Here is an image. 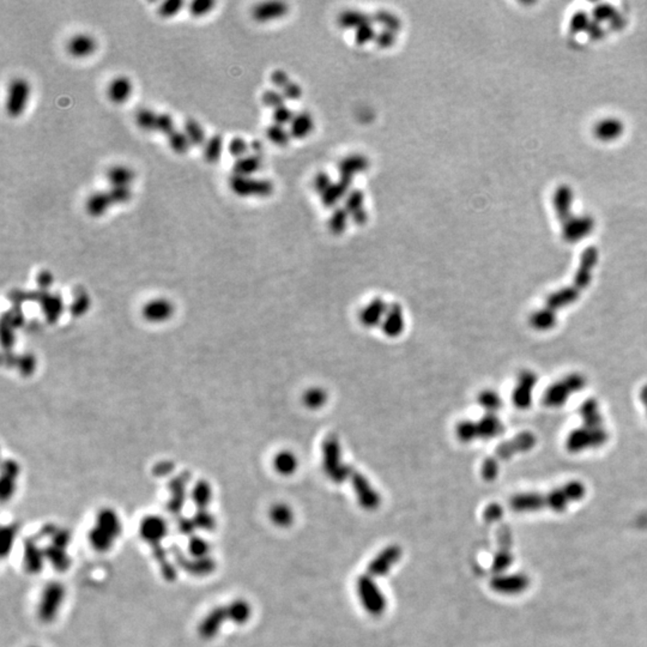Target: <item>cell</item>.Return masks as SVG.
Returning <instances> with one entry per match:
<instances>
[{
  "label": "cell",
  "mask_w": 647,
  "mask_h": 647,
  "mask_svg": "<svg viewBox=\"0 0 647 647\" xmlns=\"http://www.w3.org/2000/svg\"><path fill=\"white\" fill-rule=\"evenodd\" d=\"M585 489L580 483H571L561 489L551 491L548 495L524 494L517 495L510 500V508L515 512L543 510L547 507L551 510H563L567 505L582 498Z\"/></svg>",
  "instance_id": "obj_1"
},
{
  "label": "cell",
  "mask_w": 647,
  "mask_h": 647,
  "mask_svg": "<svg viewBox=\"0 0 647 647\" xmlns=\"http://www.w3.org/2000/svg\"><path fill=\"white\" fill-rule=\"evenodd\" d=\"M123 532L121 519L112 508L99 510L95 523L88 534L89 543L97 553H108Z\"/></svg>",
  "instance_id": "obj_2"
},
{
  "label": "cell",
  "mask_w": 647,
  "mask_h": 647,
  "mask_svg": "<svg viewBox=\"0 0 647 647\" xmlns=\"http://www.w3.org/2000/svg\"><path fill=\"white\" fill-rule=\"evenodd\" d=\"M66 599V587L61 582L44 585L37 602V615L42 623H52L61 613Z\"/></svg>",
  "instance_id": "obj_3"
},
{
  "label": "cell",
  "mask_w": 647,
  "mask_h": 647,
  "mask_svg": "<svg viewBox=\"0 0 647 647\" xmlns=\"http://www.w3.org/2000/svg\"><path fill=\"white\" fill-rule=\"evenodd\" d=\"M322 464L327 476L336 483L344 482L353 474V470L341 460V447L334 435L327 436L322 444Z\"/></svg>",
  "instance_id": "obj_4"
},
{
  "label": "cell",
  "mask_w": 647,
  "mask_h": 647,
  "mask_svg": "<svg viewBox=\"0 0 647 647\" xmlns=\"http://www.w3.org/2000/svg\"><path fill=\"white\" fill-rule=\"evenodd\" d=\"M358 598L362 607L372 616H380L387 607V601L382 590L368 574L361 575L356 583Z\"/></svg>",
  "instance_id": "obj_5"
},
{
  "label": "cell",
  "mask_w": 647,
  "mask_h": 647,
  "mask_svg": "<svg viewBox=\"0 0 647 647\" xmlns=\"http://www.w3.org/2000/svg\"><path fill=\"white\" fill-rule=\"evenodd\" d=\"M168 523L161 515H145L139 524L141 539L151 546L153 549L162 547V541L168 535Z\"/></svg>",
  "instance_id": "obj_6"
},
{
  "label": "cell",
  "mask_w": 647,
  "mask_h": 647,
  "mask_svg": "<svg viewBox=\"0 0 647 647\" xmlns=\"http://www.w3.org/2000/svg\"><path fill=\"white\" fill-rule=\"evenodd\" d=\"M30 96V84L25 78H15L8 84L6 97V113L11 118H18L23 114Z\"/></svg>",
  "instance_id": "obj_7"
},
{
  "label": "cell",
  "mask_w": 647,
  "mask_h": 647,
  "mask_svg": "<svg viewBox=\"0 0 647 647\" xmlns=\"http://www.w3.org/2000/svg\"><path fill=\"white\" fill-rule=\"evenodd\" d=\"M228 621L225 605H218L206 614L198 623V635L203 640H213L220 634L225 623Z\"/></svg>",
  "instance_id": "obj_8"
},
{
  "label": "cell",
  "mask_w": 647,
  "mask_h": 647,
  "mask_svg": "<svg viewBox=\"0 0 647 647\" xmlns=\"http://www.w3.org/2000/svg\"><path fill=\"white\" fill-rule=\"evenodd\" d=\"M402 558V549L399 546H389L380 551L367 567V574L372 578L384 577L392 570V567Z\"/></svg>",
  "instance_id": "obj_9"
},
{
  "label": "cell",
  "mask_w": 647,
  "mask_h": 647,
  "mask_svg": "<svg viewBox=\"0 0 647 647\" xmlns=\"http://www.w3.org/2000/svg\"><path fill=\"white\" fill-rule=\"evenodd\" d=\"M351 482H353L354 491L356 493L360 505L367 510H377L382 503L380 495L373 486H370L366 477L358 474V471H355L351 475Z\"/></svg>",
  "instance_id": "obj_10"
},
{
  "label": "cell",
  "mask_w": 647,
  "mask_h": 647,
  "mask_svg": "<svg viewBox=\"0 0 647 647\" xmlns=\"http://www.w3.org/2000/svg\"><path fill=\"white\" fill-rule=\"evenodd\" d=\"M44 548L41 547L37 539H25L23 544V565L30 574H37L42 571L46 563Z\"/></svg>",
  "instance_id": "obj_11"
},
{
  "label": "cell",
  "mask_w": 647,
  "mask_h": 647,
  "mask_svg": "<svg viewBox=\"0 0 647 647\" xmlns=\"http://www.w3.org/2000/svg\"><path fill=\"white\" fill-rule=\"evenodd\" d=\"M230 187L237 196H264L270 191V185L265 181L253 180L247 177L232 175L230 177Z\"/></svg>",
  "instance_id": "obj_12"
},
{
  "label": "cell",
  "mask_w": 647,
  "mask_h": 647,
  "mask_svg": "<svg viewBox=\"0 0 647 647\" xmlns=\"http://www.w3.org/2000/svg\"><path fill=\"white\" fill-rule=\"evenodd\" d=\"M69 546L70 544H68V543L61 542V541H56V539H51V543L47 547L44 548L46 560H47V563H51V566L56 571L64 572L66 570H69L70 565H71L70 555L68 553Z\"/></svg>",
  "instance_id": "obj_13"
},
{
  "label": "cell",
  "mask_w": 647,
  "mask_h": 647,
  "mask_svg": "<svg viewBox=\"0 0 647 647\" xmlns=\"http://www.w3.org/2000/svg\"><path fill=\"white\" fill-rule=\"evenodd\" d=\"M174 313V306L167 299H155L143 308V317L148 322L160 324L169 320Z\"/></svg>",
  "instance_id": "obj_14"
},
{
  "label": "cell",
  "mask_w": 647,
  "mask_h": 647,
  "mask_svg": "<svg viewBox=\"0 0 647 647\" xmlns=\"http://www.w3.org/2000/svg\"><path fill=\"white\" fill-rule=\"evenodd\" d=\"M584 380L582 377H572L568 379L567 382H560L555 385L548 394H546V404L551 406H560L563 404V401L571 394L572 391L578 390L579 387L584 385Z\"/></svg>",
  "instance_id": "obj_15"
},
{
  "label": "cell",
  "mask_w": 647,
  "mask_h": 647,
  "mask_svg": "<svg viewBox=\"0 0 647 647\" xmlns=\"http://www.w3.org/2000/svg\"><path fill=\"white\" fill-rule=\"evenodd\" d=\"M404 325H406V320H404L402 307L398 303L389 306V310L386 312L385 318L382 320V331L385 332L386 336L397 337L404 330Z\"/></svg>",
  "instance_id": "obj_16"
},
{
  "label": "cell",
  "mask_w": 647,
  "mask_h": 647,
  "mask_svg": "<svg viewBox=\"0 0 647 647\" xmlns=\"http://www.w3.org/2000/svg\"><path fill=\"white\" fill-rule=\"evenodd\" d=\"M389 310V306L382 299L375 298L362 308L360 312V320L367 327H373L384 320V315Z\"/></svg>",
  "instance_id": "obj_17"
},
{
  "label": "cell",
  "mask_w": 647,
  "mask_h": 647,
  "mask_svg": "<svg viewBox=\"0 0 647 647\" xmlns=\"http://www.w3.org/2000/svg\"><path fill=\"white\" fill-rule=\"evenodd\" d=\"M97 44L88 34H77L68 42V52L75 58H85L96 51Z\"/></svg>",
  "instance_id": "obj_18"
},
{
  "label": "cell",
  "mask_w": 647,
  "mask_h": 647,
  "mask_svg": "<svg viewBox=\"0 0 647 647\" xmlns=\"http://www.w3.org/2000/svg\"><path fill=\"white\" fill-rule=\"evenodd\" d=\"M132 83L126 76H118L109 83L107 95L115 105H123L129 101L132 94Z\"/></svg>",
  "instance_id": "obj_19"
},
{
  "label": "cell",
  "mask_w": 647,
  "mask_h": 647,
  "mask_svg": "<svg viewBox=\"0 0 647 647\" xmlns=\"http://www.w3.org/2000/svg\"><path fill=\"white\" fill-rule=\"evenodd\" d=\"M534 445H535L534 435L529 434V433L520 435L519 438L510 440L507 444H503V445L498 447V451H496V457L494 459L500 462V460H503V459H507L510 456L515 455L517 452L529 450Z\"/></svg>",
  "instance_id": "obj_20"
},
{
  "label": "cell",
  "mask_w": 647,
  "mask_h": 647,
  "mask_svg": "<svg viewBox=\"0 0 647 647\" xmlns=\"http://www.w3.org/2000/svg\"><path fill=\"white\" fill-rule=\"evenodd\" d=\"M113 206L108 191H96L89 196L85 201V210L92 218L103 216Z\"/></svg>",
  "instance_id": "obj_21"
},
{
  "label": "cell",
  "mask_w": 647,
  "mask_h": 647,
  "mask_svg": "<svg viewBox=\"0 0 647 647\" xmlns=\"http://www.w3.org/2000/svg\"><path fill=\"white\" fill-rule=\"evenodd\" d=\"M225 609H227L228 621L237 626L246 624L252 617V607L244 598L234 599L230 603L225 605Z\"/></svg>",
  "instance_id": "obj_22"
},
{
  "label": "cell",
  "mask_w": 647,
  "mask_h": 647,
  "mask_svg": "<svg viewBox=\"0 0 647 647\" xmlns=\"http://www.w3.org/2000/svg\"><path fill=\"white\" fill-rule=\"evenodd\" d=\"M177 560L180 561L184 570L192 575L203 577V575L211 574L216 568V563L211 556L204 558V559H194L189 556V558H180Z\"/></svg>",
  "instance_id": "obj_23"
},
{
  "label": "cell",
  "mask_w": 647,
  "mask_h": 647,
  "mask_svg": "<svg viewBox=\"0 0 647 647\" xmlns=\"http://www.w3.org/2000/svg\"><path fill=\"white\" fill-rule=\"evenodd\" d=\"M479 422L475 423L477 438L491 439L503 432V423L493 413H488Z\"/></svg>",
  "instance_id": "obj_24"
},
{
  "label": "cell",
  "mask_w": 647,
  "mask_h": 647,
  "mask_svg": "<svg viewBox=\"0 0 647 647\" xmlns=\"http://www.w3.org/2000/svg\"><path fill=\"white\" fill-rule=\"evenodd\" d=\"M527 586V579L523 577H498L493 579L491 587L496 592L501 593H512V592H519Z\"/></svg>",
  "instance_id": "obj_25"
},
{
  "label": "cell",
  "mask_w": 647,
  "mask_h": 647,
  "mask_svg": "<svg viewBox=\"0 0 647 647\" xmlns=\"http://www.w3.org/2000/svg\"><path fill=\"white\" fill-rule=\"evenodd\" d=\"M536 377L532 373H524L523 377L519 382V387H517L513 394L515 404L520 408H527L530 404L531 389L535 384Z\"/></svg>",
  "instance_id": "obj_26"
},
{
  "label": "cell",
  "mask_w": 647,
  "mask_h": 647,
  "mask_svg": "<svg viewBox=\"0 0 647 647\" xmlns=\"http://www.w3.org/2000/svg\"><path fill=\"white\" fill-rule=\"evenodd\" d=\"M106 177L111 186H130L134 179V172L127 165H113L107 170Z\"/></svg>",
  "instance_id": "obj_27"
},
{
  "label": "cell",
  "mask_w": 647,
  "mask_h": 647,
  "mask_svg": "<svg viewBox=\"0 0 647 647\" xmlns=\"http://www.w3.org/2000/svg\"><path fill=\"white\" fill-rule=\"evenodd\" d=\"M299 467V462L294 453L289 451H282L275 456L274 467L278 474L283 476L293 475Z\"/></svg>",
  "instance_id": "obj_28"
},
{
  "label": "cell",
  "mask_w": 647,
  "mask_h": 647,
  "mask_svg": "<svg viewBox=\"0 0 647 647\" xmlns=\"http://www.w3.org/2000/svg\"><path fill=\"white\" fill-rule=\"evenodd\" d=\"M213 488L206 481L198 482L193 486L191 498L197 510H208L210 503L213 501Z\"/></svg>",
  "instance_id": "obj_29"
},
{
  "label": "cell",
  "mask_w": 647,
  "mask_h": 647,
  "mask_svg": "<svg viewBox=\"0 0 647 647\" xmlns=\"http://www.w3.org/2000/svg\"><path fill=\"white\" fill-rule=\"evenodd\" d=\"M270 519L271 522L279 527H288L293 524L294 512L286 503H275L270 508Z\"/></svg>",
  "instance_id": "obj_30"
},
{
  "label": "cell",
  "mask_w": 647,
  "mask_h": 647,
  "mask_svg": "<svg viewBox=\"0 0 647 647\" xmlns=\"http://www.w3.org/2000/svg\"><path fill=\"white\" fill-rule=\"evenodd\" d=\"M184 132L186 133V136L189 138V141L191 142L192 146H204L206 141H208L206 133L204 129H203V126H201L196 119H192V118H189V119L185 121V124H184Z\"/></svg>",
  "instance_id": "obj_31"
},
{
  "label": "cell",
  "mask_w": 647,
  "mask_h": 647,
  "mask_svg": "<svg viewBox=\"0 0 647 647\" xmlns=\"http://www.w3.org/2000/svg\"><path fill=\"white\" fill-rule=\"evenodd\" d=\"M222 151H223V138L221 134H213L211 137L208 138L204 145L203 157L209 165H215L220 161Z\"/></svg>",
  "instance_id": "obj_32"
},
{
  "label": "cell",
  "mask_w": 647,
  "mask_h": 647,
  "mask_svg": "<svg viewBox=\"0 0 647 647\" xmlns=\"http://www.w3.org/2000/svg\"><path fill=\"white\" fill-rule=\"evenodd\" d=\"M210 551H211V546H210L208 539L197 535H193L189 537V543H187V551H189V556H191V558H194V559L209 558Z\"/></svg>",
  "instance_id": "obj_33"
},
{
  "label": "cell",
  "mask_w": 647,
  "mask_h": 647,
  "mask_svg": "<svg viewBox=\"0 0 647 647\" xmlns=\"http://www.w3.org/2000/svg\"><path fill=\"white\" fill-rule=\"evenodd\" d=\"M17 536H18V529L15 525H6V527H1V532H0V547H1V551H0V554H1L3 559L8 558V555L13 551L15 543H16Z\"/></svg>",
  "instance_id": "obj_34"
},
{
  "label": "cell",
  "mask_w": 647,
  "mask_h": 647,
  "mask_svg": "<svg viewBox=\"0 0 647 647\" xmlns=\"http://www.w3.org/2000/svg\"><path fill=\"white\" fill-rule=\"evenodd\" d=\"M167 139H168L169 148L177 155H185L189 153V148L192 146L186 133L179 130H175L174 132L170 133Z\"/></svg>",
  "instance_id": "obj_35"
},
{
  "label": "cell",
  "mask_w": 647,
  "mask_h": 647,
  "mask_svg": "<svg viewBox=\"0 0 647 647\" xmlns=\"http://www.w3.org/2000/svg\"><path fill=\"white\" fill-rule=\"evenodd\" d=\"M303 404L310 409H320L327 402V394L320 387H313L307 390L302 397Z\"/></svg>",
  "instance_id": "obj_36"
},
{
  "label": "cell",
  "mask_w": 647,
  "mask_h": 647,
  "mask_svg": "<svg viewBox=\"0 0 647 647\" xmlns=\"http://www.w3.org/2000/svg\"><path fill=\"white\" fill-rule=\"evenodd\" d=\"M157 117L158 114L150 108H139L136 112V123L138 127L144 131H156Z\"/></svg>",
  "instance_id": "obj_37"
},
{
  "label": "cell",
  "mask_w": 647,
  "mask_h": 647,
  "mask_svg": "<svg viewBox=\"0 0 647 647\" xmlns=\"http://www.w3.org/2000/svg\"><path fill=\"white\" fill-rule=\"evenodd\" d=\"M192 520L197 530L211 532L216 529V518L208 510H198Z\"/></svg>",
  "instance_id": "obj_38"
},
{
  "label": "cell",
  "mask_w": 647,
  "mask_h": 647,
  "mask_svg": "<svg viewBox=\"0 0 647 647\" xmlns=\"http://www.w3.org/2000/svg\"><path fill=\"white\" fill-rule=\"evenodd\" d=\"M259 167V161L253 156L241 157L234 165V173L240 177H247L249 174L253 173Z\"/></svg>",
  "instance_id": "obj_39"
},
{
  "label": "cell",
  "mask_w": 647,
  "mask_h": 647,
  "mask_svg": "<svg viewBox=\"0 0 647 647\" xmlns=\"http://www.w3.org/2000/svg\"><path fill=\"white\" fill-rule=\"evenodd\" d=\"M479 404H481L488 413L495 414L501 406V399L493 391H486L479 394Z\"/></svg>",
  "instance_id": "obj_40"
},
{
  "label": "cell",
  "mask_w": 647,
  "mask_h": 647,
  "mask_svg": "<svg viewBox=\"0 0 647 647\" xmlns=\"http://www.w3.org/2000/svg\"><path fill=\"white\" fill-rule=\"evenodd\" d=\"M216 3L213 0H193L189 5V13L193 17H203L215 8Z\"/></svg>",
  "instance_id": "obj_41"
},
{
  "label": "cell",
  "mask_w": 647,
  "mask_h": 647,
  "mask_svg": "<svg viewBox=\"0 0 647 647\" xmlns=\"http://www.w3.org/2000/svg\"><path fill=\"white\" fill-rule=\"evenodd\" d=\"M185 3L182 0H167L163 1L160 8L157 10V13L163 18H170V17L177 16L180 13L181 8H184Z\"/></svg>",
  "instance_id": "obj_42"
},
{
  "label": "cell",
  "mask_w": 647,
  "mask_h": 647,
  "mask_svg": "<svg viewBox=\"0 0 647 647\" xmlns=\"http://www.w3.org/2000/svg\"><path fill=\"white\" fill-rule=\"evenodd\" d=\"M108 193L113 204H126L132 198L130 186H111Z\"/></svg>",
  "instance_id": "obj_43"
},
{
  "label": "cell",
  "mask_w": 647,
  "mask_h": 647,
  "mask_svg": "<svg viewBox=\"0 0 647 647\" xmlns=\"http://www.w3.org/2000/svg\"><path fill=\"white\" fill-rule=\"evenodd\" d=\"M456 433L459 440L463 442H471L475 439H477L476 425L472 421H464V422L459 423Z\"/></svg>",
  "instance_id": "obj_44"
},
{
  "label": "cell",
  "mask_w": 647,
  "mask_h": 647,
  "mask_svg": "<svg viewBox=\"0 0 647 647\" xmlns=\"http://www.w3.org/2000/svg\"><path fill=\"white\" fill-rule=\"evenodd\" d=\"M156 131L157 132L162 133V134H165L167 137H168L170 133L175 131V123H174V119L170 114H168V113H160V114H158V117H157Z\"/></svg>",
  "instance_id": "obj_45"
},
{
  "label": "cell",
  "mask_w": 647,
  "mask_h": 647,
  "mask_svg": "<svg viewBox=\"0 0 647 647\" xmlns=\"http://www.w3.org/2000/svg\"><path fill=\"white\" fill-rule=\"evenodd\" d=\"M498 474V462L496 459H486L482 467V476L486 481H493Z\"/></svg>",
  "instance_id": "obj_46"
},
{
  "label": "cell",
  "mask_w": 647,
  "mask_h": 647,
  "mask_svg": "<svg viewBox=\"0 0 647 647\" xmlns=\"http://www.w3.org/2000/svg\"><path fill=\"white\" fill-rule=\"evenodd\" d=\"M246 143L244 139L241 138H233L230 141V145H228V150L230 153L235 157H240L241 158L242 155L246 151Z\"/></svg>",
  "instance_id": "obj_47"
},
{
  "label": "cell",
  "mask_w": 647,
  "mask_h": 647,
  "mask_svg": "<svg viewBox=\"0 0 647 647\" xmlns=\"http://www.w3.org/2000/svg\"><path fill=\"white\" fill-rule=\"evenodd\" d=\"M177 529H179L182 535L189 536V539L191 536L194 535L193 532L197 530L196 525L193 523L192 518H181L179 525H177Z\"/></svg>",
  "instance_id": "obj_48"
},
{
  "label": "cell",
  "mask_w": 647,
  "mask_h": 647,
  "mask_svg": "<svg viewBox=\"0 0 647 647\" xmlns=\"http://www.w3.org/2000/svg\"><path fill=\"white\" fill-rule=\"evenodd\" d=\"M501 515H503V508L498 506V505H491V506L488 507L486 512H484V519H486V522L493 523L495 520L500 519Z\"/></svg>",
  "instance_id": "obj_49"
},
{
  "label": "cell",
  "mask_w": 647,
  "mask_h": 647,
  "mask_svg": "<svg viewBox=\"0 0 647 647\" xmlns=\"http://www.w3.org/2000/svg\"><path fill=\"white\" fill-rule=\"evenodd\" d=\"M51 282H52V276H51V274L47 272V271H44V272H41V274L39 275V283H40V284L47 286Z\"/></svg>",
  "instance_id": "obj_50"
},
{
  "label": "cell",
  "mask_w": 647,
  "mask_h": 647,
  "mask_svg": "<svg viewBox=\"0 0 647 647\" xmlns=\"http://www.w3.org/2000/svg\"><path fill=\"white\" fill-rule=\"evenodd\" d=\"M30 647H37V646H30Z\"/></svg>",
  "instance_id": "obj_51"
}]
</instances>
